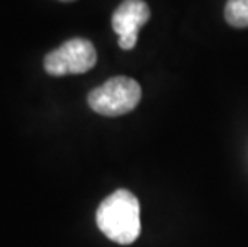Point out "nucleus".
Returning a JSON list of instances; mask_svg holds the SVG:
<instances>
[{
    "mask_svg": "<svg viewBox=\"0 0 248 247\" xmlns=\"http://www.w3.org/2000/svg\"><path fill=\"white\" fill-rule=\"evenodd\" d=\"M61 2H72V0H61Z\"/></svg>",
    "mask_w": 248,
    "mask_h": 247,
    "instance_id": "obj_6",
    "label": "nucleus"
},
{
    "mask_svg": "<svg viewBox=\"0 0 248 247\" xmlns=\"http://www.w3.org/2000/svg\"><path fill=\"white\" fill-rule=\"evenodd\" d=\"M96 50L87 39H71L60 49L50 51L45 56L44 66L50 76L83 74L96 65Z\"/></svg>",
    "mask_w": 248,
    "mask_h": 247,
    "instance_id": "obj_3",
    "label": "nucleus"
},
{
    "mask_svg": "<svg viewBox=\"0 0 248 247\" xmlns=\"http://www.w3.org/2000/svg\"><path fill=\"white\" fill-rule=\"evenodd\" d=\"M151 18V10L142 0H124L112 15V29L119 35L122 50L135 49L140 29Z\"/></svg>",
    "mask_w": 248,
    "mask_h": 247,
    "instance_id": "obj_4",
    "label": "nucleus"
},
{
    "mask_svg": "<svg viewBox=\"0 0 248 247\" xmlns=\"http://www.w3.org/2000/svg\"><path fill=\"white\" fill-rule=\"evenodd\" d=\"M140 201L128 190H117L104 199L96 210V225L101 233L120 246L133 244L140 238Z\"/></svg>",
    "mask_w": 248,
    "mask_h": 247,
    "instance_id": "obj_1",
    "label": "nucleus"
},
{
    "mask_svg": "<svg viewBox=\"0 0 248 247\" xmlns=\"http://www.w3.org/2000/svg\"><path fill=\"white\" fill-rule=\"evenodd\" d=\"M140 99V83L130 77L117 76L93 88L88 95V104L94 113L106 117H117L133 111Z\"/></svg>",
    "mask_w": 248,
    "mask_h": 247,
    "instance_id": "obj_2",
    "label": "nucleus"
},
{
    "mask_svg": "<svg viewBox=\"0 0 248 247\" xmlns=\"http://www.w3.org/2000/svg\"><path fill=\"white\" fill-rule=\"evenodd\" d=\"M224 16L234 28H248V0H228Z\"/></svg>",
    "mask_w": 248,
    "mask_h": 247,
    "instance_id": "obj_5",
    "label": "nucleus"
}]
</instances>
